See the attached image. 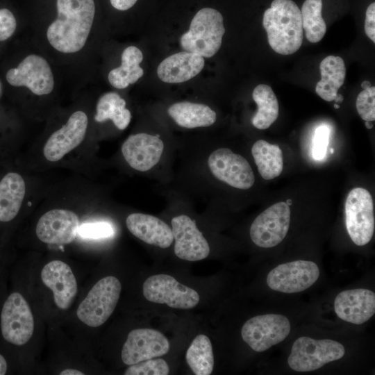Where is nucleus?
Returning a JSON list of instances; mask_svg holds the SVG:
<instances>
[{
    "mask_svg": "<svg viewBox=\"0 0 375 375\" xmlns=\"http://www.w3.org/2000/svg\"><path fill=\"white\" fill-rule=\"evenodd\" d=\"M58 17L48 27L47 38L57 51L69 53L85 44L94 15V0H57Z\"/></svg>",
    "mask_w": 375,
    "mask_h": 375,
    "instance_id": "1",
    "label": "nucleus"
},
{
    "mask_svg": "<svg viewBox=\"0 0 375 375\" xmlns=\"http://www.w3.org/2000/svg\"><path fill=\"white\" fill-rule=\"evenodd\" d=\"M262 25L275 52L290 55L301 47L303 37L301 10L292 0H274L264 12Z\"/></svg>",
    "mask_w": 375,
    "mask_h": 375,
    "instance_id": "2",
    "label": "nucleus"
},
{
    "mask_svg": "<svg viewBox=\"0 0 375 375\" xmlns=\"http://www.w3.org/2000/svg\"><path fill=\"white\" fill-rule=\"evenodd\" d=\"M222 14L211 8L199 10L189 30L181 37V46L185 51L203 58L213 56L219 49L225 33Z\"/></svg>",
    "mask_w": 375,
    "mask_h": 375,
    "instance_id": "3",
    "label": "nucleus"
},
{
    "mask_svg": "<svg viewBox=\"0 0 375 375\" xmlns=\"http://www.w3.org/2000/svg\"><path fill=\"white\" fill-rule=\"evenodd\" d=\"M122 285L115 276L100 279L80 303L78 318L90 327L102 325L113 312L119 299Z\"/></svg>",
    "mask_w": 375,
    "mask_h": 375,
    "instance_id": "4",
    "label": "nucleus"
},
{
    "mask_svg": "<svg viewBox=\"0 0 375 375\" xmlns=\"http://www.w3.org/2000/svg\"><path fill=\"white\" fill-rule=\"evenodd\" d=\"M344 354V346L337 341L303 336L294 341L288 363L294 371L310 372L342 358Z\"/></svg>",
    "mask_w": 375,
    "mask_h": 375,
    "instance_id": "5",
    "label": "nucleus"
},
{
    "mask_svg": "<svg viewBox=\"0 0 375 375\" xmlns=\"http://www.w3.org/2000/svg\"><path fill=\"white\" fill-rule=\"evenodd\" d=\"M345 223L348 234L358 246L369 243L374 232L373 199L362 188L351 190L345 201Z\"/></svg>",
    "mask_w": 375,
    "mask_h": 375,
    "instance_id": "6",
    "label": "nucleus"
},
{
    "mask_svg": "<svg viewBox=\"0 0 375 375\" xmlns=\"http://www.w3.org/2000/svg\"><path fill=\"white\" fill-rule=\"evenodd\" d=\"M290 324L282 315L266 314L247 320L241 330L243 340L255 351L262 352L289 335Z\"/></svg>",
    "mask_w": 375,
    "mask_h": 375,
    "instance_id": "7",
    "label": "nucleus"
},
{
    "mask_svg": "<svg viewBox=\"0 0 375 375\" xmlns=\"http://www.w3.org/2000/svg\"><path fill=\"white\" fill-rule=\"evenodd\" d=\"M1 330L3 338L15 345H24L31 338L34 318L20 293H12L5 301L1 313Z\"/></svg>",
    "mask_w": 375,
    "mask_h": 375,
    "instance_id": "8",
    "label": "nucleus"
},
{
    "mask_svg": "<svg viewBox=\"0 0 375 375\" xmlns=\"http://www.w3.org/2000/svg\"><path fill=\"white\" fill-rule=\"evenodd\" d=\"M142 291L148 301L174 308L190 309L199 301L197 291L167 274H156L147 278L143 283Z\"/></svg>",
    "mask_w": 375,
    "mask_h": 375,
    "instance_id": "9",
    "label": "nucleus"
},
{
    "mask_svg": "<svg viewBox=\"0 0 375 375\" xmlns=\"http://www.w3.org/2000/svg\"><path fill=\"white\" fill-rule=\"evenodd\" d=\"M290 209L285 202L276 203L261 212L250 227L253 242L262 248H272L285 238L290 227Z\"/></svg>",
    "mask_w": 375,
    "mask_h": 375,
    "instance_id": "10",
    "label": "nucleus"
},
{
    "mask_svg": "<svg viewBox=\"0 0 375 375\" xmlns=\"http://www.w3.org/2000/svg\"><path fill=\"white\" fill-rule=\"evenodd\" d=\"M318 266L309 260H295L274 267L267 276V284L273 290L284 293L302 292L318 279Z\"/></svg>",
    "mask_w": 375,
    "mask_h": 375,
    "instance_id": "11",
    "label": "nucleus"
},
{
    "mask_svg": "<svg viewBox=\"0 0 375 375\" xmlns=\"http://www.w3.org/2000/svg\"><path fill=\"white\" fill-rule=\"evenodd\" d=\"M208 163L212 174L230 186L247 190L254 184V174L247 160L228 148L214 151Z\"/></svg>",
    "mask_w": 375,
    "mask_h": 375,
    "instance_id": "12",
    "label": "nucleus"
},
{
    "mask_svg": "<svg viewBox=\"0 0 375 375\" xmlns=\"http://www.w3.org/2000/svg\"><path fill=\"white\" fill-rule=\"evenodd\" d=\"M6 78L11 85L26 87L37 95L49 94L54 86L53 76L48 62L35 54L27 56L17 67L9 69Z\"/></svg>",
    "mask_w": 375,
    "mask_h": 375,
    "instance_id": "13",
    "label": "nucleus"
},
{
    "mask_svg": "<svg viewBox=\"0 0 375 375\" xmlns=\"http://www.w3.org/2000/svg\"><path fill=\"white\" fill-rule=\"evenodd\" d=\"M169 350V342L160 332L151 328L132 330L122 350V360L127 365L163 356Z\"/></svg>",
    "mask_w": 375,
    "mask_h": 375,
    "instance_id": "14",
    "label": "nucleus"
},
{
    "mask_svg": "<svg viewBox=\"0 0 375 375\" xmlns=\"http://www.w3.org/2000/svg\"><path fill=\"white\" fill-rule=\"evenodd\" d=\"M172 231L175 240L174 253L184 260L197 261L206 258L210 247L198 229L196 222L190 217L181 215L172 219Z\"/></svg>",
    "mask_w": 375,
    "mask_h": 375,
    "instance_id": "15",
    "label": "nucleus"
},
{
    "mask_svg": "<svg viewBox=\"0 0 375 375\" xmlns=\"http://www.w3.org/2000/svg\"><path fill=\"white\" fill-rule=\"evenodd\" d=\"M88 123V117L84 112H74L67 123L47 140L43 149L45 158L50 162H56L76 148L84 140Z\"/></svg>",
    "mask_w": 375,
    "mask_h": 375,
    "instance_id": "16",
    "label": "nucleus"
},
{
    "mask_svg": "<svg viewBox=\"0 0 375 375\" xmlns=\"http://www.w3.org/2000/svg\"><path fill=\"white\" fill-rule=\"evenodd\" d=\"M79 219L76 213L64 209H53L39 219L36 228L38 239L49 244H67L78 234Z\"/></svg>",
    "mask_w": 375,
    "mask_h": 375,
    "instance_id": "17",
    "label": "nucleus"
},
{
    "mask_svg": "<svg viewBox=\"0 0 375 375\" xmlns=\"http://www.w3.org/2000/svg\"><path fill=\"white\" fill-rule=\"evenodd\" d=\"M164 149L163 142L147 133L130 135L122 147L125 160L134 169L146 172L160 160Z\"/></svg>",
    "mask_w": 375,
    "mask_h": 375,
    "instance_id": "18",
    "label": "nucleus"
},
{
    "mask_svg": "<svg viewBox=\"0 0 375 375\" xmlns=\"http://www.w3.org/2000/svg\"><path fill=\"white\" fill-rule=\"evenodd\" d=\"M334 309L341 319L355 324H363L375 313V294L363 288L342 291L335 299Z\"/></svg>",
    "mask_w": 375,
    "mask_h": 375,
    "instance_id": "19",
    "label": "nucleus"
},
{
    "mask_svg": "<svg viewBox=\"0 0 375 375\" xmlns=\"http://www.w3.org/2000/svg\"><path fill=\"white\" fill-rule=\"evenodd\" d=\"M43 283L53 294L56 305L67 310L72 305L77 293V283L70 267L61 260H52L41 272Z\"/></svg>",
    "mask_w": 375,
    "mask_h": 375,
    "instance_id": "20",
    "label": "nucleus"
},
{
    "mask_svg": "<svg viewBox=\"0 0 375 375\" xmlns=\"http://www.w3.org/2000/svg\"><path fill=\"white\" fill-rule=\"evenodd\" d=\"M126 224L133 235L147 244L165 249L174 241L171 228L153 215L133 213L127 217Z\"/></svg>",
    "mask_w": 375,
    "mask_h": 375,
    "instance_id": "21",
    "label": "nucleus"
},
{
    "mask_svg": "<svg viewBox=\"0 0 375 375\" xmlns=\"http://www.w3.org/2000/svg\"><path fill=\"white\" fill-rule=\"evenodd\" d=\"M203 57L188 51L174 53L163 60L158 67L159 78L165 83H178L197 76L204 67Z\"/></svg>",
    "mask_w": 375,
    "mask_h": 375,
    "instance_id": "22",
    "label": "nucleus"
},
{
    "mask_svg": "<svg viewBox=\"0 0 375 375\" xmlns=\"http://www.w3.org/2000/svg\"><path fill=\"white\" fill-rule=\"evenodd\" d=\"M26 192L25 182L17 173H8L0 181V222H9L18 214Z\"/></svg>",
    "mask_w": 375,
    "mask_h": 375,
    "instance_id": "23",
    "label": "nucleus"
},
{
    "mask_svg": "<svg viewBox=\"0 0 375 375\" xmlns=\"http://www.w3.org/2000/svg\"><path fill=\"white\" fill-rule=\"evenodd\" d=\"M319 70L321 80L316 85L315 92L322 99L332 101L344 82V62L340 56H328L321 62Z\"/></svg>",
    "mask_w": 375,
    "mask_h": 375,
    "instance_id": "24",
    "label": "nucleus"
},
{
    "mask_svg": "<svg viewBox=\"0 0 375 375\" xmlns=\"http://www.w3.org/2000/svg\"><path fill=\"white\" fill-rule=\"evenodd\" d=\"M167 112L178 126L187 128L209 126L215 122L217 117L209 106L189 101L174 103Z\"/></svg>",
    "mask_w": 375,
    "mask_h": 375,
    "instance_id": "25",
    "label": "nucleus"
},
{
    "mask_svg": "<svg viewBox=\"0 0 375 375\" xmlns=\"http://www.w3.org/2000/svg\"><path fill=\"white\" fill-rule=\"evenodd\" d=\"M142 59V53L138 47H126L122 55L121 66L112 69L108 74L110 83L117 89L135 83L144 74L143 69L140 67Z\"/></svg>",
    "mask_w": 375,
    "mask_h": 375,
    "instance_id": "26",
    "label": "nucleus"
},
{
    "mask_svg": "<svg viewBox=\"0 0 375 375\" xmlns=\"http://www.w3.org/2000/svg\"><path fill=\"white\" fill-rule=\"evenodd\" d=\"M251 153L260 176L265 180L278 176L283 168V153L276 144H272L263 140L256 141Z\"/></svg>",
    "mask_w": 375,
    "mask_h": 375,
    "instance_id": "27",
    "label": "nucleus"
},
{
    "mask_svg": "<svg viewBox=\"0 0 375 375\" xmlns=\"http://www.w3.org/2000/svg\"><path fill=\"white\" fill-rule=\"evenodd\" d=\"M252 97L258 106V110L252 118V124L256 128H268L278 118V103L270 86L260 84L256 86Z\"/></svg>",
    "mask_w": 375,
    "mask_h": 375,
    "instance_id": "28",
    "label": "nucleus"
},
{
    "mask_svg": "<svg viewBox=\"0 0 375 375\" xmlns=\"http://www.w3.org/2000/svg\"><path fill=\"white\" fill-rule=\"evenodd\" d=\"M131 114L126 108V101L117 93L107 92L102 95L97 104L95 121L103 122L111 119L119 130L125 129L129 124Z\"/></svg>",
    "mask_w": 375,
    "mask_h": 375,
    "instance_id": "29",
    "label": "nucleus"
},
{
    "mask_svg": "<svg viewBox=\"0 0 375 375\" xmlns=\"http://www.w3.org/2000/svg\"><path fill=\"white\" fill-rule=\"evenodd\" d=\"M186 361L196 375H209L214 367V356L210 339L198 335L187 350Z\"/></svg>",
    "mask_w": 375,
    "mask_h": 375,
    "instance_id": "30",
    "label": "nucleus"
},
{
    "mask_svg": "<svg viewBox=\"0 0 375 375\" xmlns=\"http://www.w3.org/2000/svg\"><path fill=\"white\" fill-rule=\"evenodd\" d=\"M322 0H306L301 10L303 30L307 40L318 42L326 32V24L322 16Z\"/></svg>",
    "mask_w": 375,
    "mask_h": 375,
    "instance_id": "31",
    "label": "nucleus"
},
{
    "mask_svg": "<svg viewBox=\"0 0 375 375\" xmlns=\"http://www.w3.org/2000/svg\"><path fill=\"white\" fill-rule=\"evenodd\" d=\"M169 367L163 359H149L131 365L125 375H167Z\"/></svg>",
    "mask_w": 375,
    "mask_h": 375,
    "instance_id": "32",
    "label": "nucleus"
},
{
    "mask_svg": "<svg viewBox=\"0 0 375 375\" xmlns=\"http://www.w3.org/2000/svg\"><path fill=\"white\" fill-rule=\"evenodd\" d=\"M115 230L108 222H91L79 225L78 235L85 240H101L113 236Z\"/></svg>",
    "mask_w": 375,
    "mask_h": 375,
    "instance_id": "33",
    "label": "nucleus"
},
{
    "mask_svg": "<svg viewBox=\"0 0 375 375\" xmlns=\"http://www.w3.org/2000/svg\"><path fill=\"white\" fill-rule=\"evenodd\" d=\"M356 107L360 117L365 121L375 120V87L361 91L357 97Z\"/></svg>",
    "mask_w": 375,
    "mask_h": 375,
    "instance_id": "34",
    "label": "nucleus"
},
{
    "mask_svg": "<svg viewBox=\"0 0 375 375\" xmlns=\"http://www.w3.org/2000/svg\"><path fill=\"white\" fill-rule=\"evenodd\" d=\"M330 130L326 125L318 126L312 140L311 154L315 160H322L326 156L328 145Z\"/></svg>",
    "mask_w": 375,
    "mask_h": 375,
    "instance_id": "35",
    "label": "nucleus"
},
{
    "mask_svg": "<svg viewBox=\"0 0 375 375\" xmlns=\"http://www.w3.org/2000/svg\"><path fill=\"white\" fill-rule=\"evenodd\" d=\"M17 26L15 16L7 8L0 9V41H4L12 36Z\"/></svg>",
    "mask_w": 375,
    "mask_h": 375,
    "instance_id": "36",
    "label": "nucleus"
},
{
    "mask_svg": "<svg viewBox=\"0 0 375 375\" xmlns=\"http://www.w3.org/2000/svg\"><path fill=\"white\" fill-rule=\"evenodd\" d=\"M365 32L375 42V3H371L367 8L365 20Z\"/></svg>",
    "mask_w": 375,
    "mask_h": 375,
    "instance_id": "37",
    "label": "nucleus"
},
{
    "mask_svg": "<svg viewBox=\"0 0 375 375\" xmlns=\"http://www.w3.org/2000/svg\"><path fill=\"white\" fill-rule=\"evenodd\" d=\"M113 8L119 10H126L133 7L138 0H110Z\"/></svg>",
    "mask_w": 375,
    "mask_h": 375,
    "instance_id": "38",
    "label": "nucleus"
},
{
    "mask_svg": "<svg viewBox=\"0 0 375 375\" xmlns=\"http://www.w3.org/2000/svg\"><path fill=\"white\" fill-rule=\"evenodd\" d=\"M60 375H84V373L74 369H66L62 371Z\"/></svg>",
    "mask_w": 375,
    "mask_h": 375,
    "instance_id": "39",
    "label": "nucleus"
},
{
    "mask_svg": "<svg viewBox=\"0 0 375 375\" xmlns=\"http://www.w3.org/2000/svg\"><path fill=\"white\" fill-rule=\"evenodd\" d=\"M7 372V362L5 358L0 354V375H4Z\"/></svg>",
    "mask_w": 375,
    "mask_h": 375,
    "instance_id": "40",
    "label": "nucleus"
},
{
    "mask_svg": "<svg viewBox=\"0 0 375 375\" xmlns=\"http://www.w3.org/2000/svg\"><path fill=\"white\" fill-rule=\"evenodd\" d=\"M343 99H344L343 96L340 94H338L334 101H335V103H340L342 102Z\"/></svg>",
    "mask_w": 375,
    "mask_h": 375,
    "instance_id": "41",
    "label": "nucleus"
},
{
    "mask_svg": "<svg viewBox=\"0 0 375 375\" xmlns=\"http://www.w3.org/2000/svg\"><path fill=\"white\" fill-rule=\"evenodd\" d=\"M371 86V83L368 81H365L361 83V87L363 88V90L369 88Z\"/></svg>",
    "mask_w": 375,
    "mask_h": 375,
    "instance_id": "42",
    "label": "nucleus"
},
{
    "mask_svg": "<svg viewBox=\"0 0 375 375\" xmlns=\"http://www.w3.org/2000/svg\"><path fill=\"white\" fill-rule=\"evenodd\" d=\"M371 122H369V121H365V126L368 129H370V128H372L373 127V125H372V124Z\"/></svg>",
    "mask_w": 375,
    "mask_h": 375,
    "instance_id": "43",
    "label": "nucleus"
},
{
    "mask_svg": "<svg viewBox=\"0 0 375 375\" xmlns=\"http://www.w3.org/2000/svg\"><path fill=\"white\" fill-rule=\"evenodd\" d=\"M334 108H336V109L339 108H340L339 104L335 103V104H334Z\"/></svg>",
    "mask_w": 375,
    "mask_h": 375,
    "instance_id": "44",
    "label": "nucleus"
},
{
    "mask_svg": "<svg viewBox=\"0 0 375 375\" xmlns=\"http://www.w3.org/2000/svg\"><path fill=\"white\" fill-rule=\"evenodd\" d=\"M334 152V149H331V153H333Z\"/></svg>",
    "mask_w": 375,
    "mask_h": 375,
    "instance_id": "45",
    "label": "nucleus"
}]
</instances>
